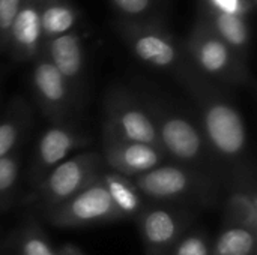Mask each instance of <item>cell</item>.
<instances>
[{
    "label": "cell",
    "mask_w": 257,
    "mask_h": 255,
    "mask_svg": "<svg viewBox=\"0 0 257 255\" xmlns=\"http://www.w3.org/2000/svg\"><path fill=\"white\" fill-rule=\"evenodd\" d=\"M184 84L191 95L193 111L220 170L224 191L244 179L256 177L247 125L238 107L196 72Z\"/></svg>",
    "instance_id": "1"
},
{
    "label": "cell",
    "mask_w": 257,
    "mask_h": 255,
    "mask_svg": "<svg viewBox=\"0 0 257 255\" xmlns=\"http://www.w3.org/2000/svg\"><path fill=\"white\" fill-rule=\"evenodd\" d=\"M139 95L154 120L160 146L169 162L193 168L221 183L220 170L194 111L148 89Z\"/></svg>",
    "instance_id": "2"
},
{
    "label": "cell",
    "mask_w": 257,
    "mask_h": 255,
    "mask_svg": "<svg viewBox=\"0 0 257 255\" xmlns=\"http://www.w3.org/2000/svg\"><path fill=\"white\" fill-rule=\"evenodd\" d=\"M149 203L188 210L212 209L221 198L223 186L215 179L193 168L166 162L133 179Z\"/></svg>",
    "instance_id": "3"
},
{
    "label": "cell",
    "mask_w": 257,
    "mask_h": 255,
    "mask_svg": "<svg viewBox=\"0 0 257 255\" xmlns=\"http://www.w3.org/2000/svg\"><path fill=\"white\" fill-rule=\"evenodd\" d=\"M102 155L98 152H83L69 156L53 168L35 189L38 206L42 212L65 203L105 171Z\"/></svg>",
    "instance_id": "4"
},
{
    "label": "cell",
    "mask_w": 257,
    "mask_h": 255,
    "mask_svg": "<svg viewBox=\"0 0 257 255\" xmlns=\"http://www.w3.org/2000/svg\"><path fill=\"white\" fill-rule=\"evenodd\" d=\"M102 131L125 140L161 147L145 102L139 93L125 87H114L105 95Z\"/></svg>",
    "instance_id": "5"
},
{
    "label": "cell",
    "mask_w": 257,
    "mask_h": 255,
    "mask_svg": "<svg viewBox=\"0 0 257 255\" xmlns=\"http://www.w3.org/2000/svg\"><path fill=\"white\" fill-rule=\"evenodd\" d=\"M44 216L50 225L63 230L122 221L101 176L65 203L44 212Z\"/></svg>",
    "instance_id": "6"
},
{
    "label": "cell",
    "mask_w": 257,
    "mask_h": 255,
    "mask_svg": "<svg viewBox=\"0 0 257 255\" xmlns=\"http://www.w3.org/2000/svg\"><path fill=\"white\" fill-rule=\"evenodd\" d=\"M196 213L188 209L148 203L136 218L145 255H167L191 230Z\"/></svg>",
    "instance_id": "7"
},
{
    "label": "cell",
    "mask_w": 257,
    "mask_h": 255,
    "mask_svg": "<svg viewBox=\"0 0 257 255\" xmlns=\"http://www.w3.org/2000/svg\"><path fill=\"white\" fill-rule=\"evenodd\" d=\"M89 143L90 137L77 128L72 120L51 123L41 134L33 150L29 170V180L32 188L36 189L53 168L72 156L75 150L86 147Z\"/></svg>",
    "instance_id": "8"
},
{
    "label": "cell",
    "mask_w": 257,
    "mask_h": 255,
    "mask_svg": "<svg viewBox=\"0 0 257 255\" xmlns=\"http://www.w3.org/2000/svg\"><path fill=\"white\" fill-rule=\"evenodd\" d=\"M32 81L38 107L51 123L72 120L80 99L48 59L38 60Z\"/></svg>",
    "instance_id": "9"
},
{
    "label": "cell",
    "mask_w": 257,
    "mask_h": 255,
    "mask_svg": "<svg viewBox=\"0 0 257 255\" xmlns=\"http://www.w3.org/2000/svg\"><path fill=\"white\" fill-rule=\"evenodd\" d=\"M102 159L107 170L134 179L169 162L161 147L120 138L102 131Z\"/></svg>",
    "instance_id": "10"
},
{
    "label": "cell",
    "mask_w": 257,
    "mask_h": 255,
    "mask_svg": "<svg viewBox=\"0 0 257 255\" xmlns=\"http://www.w3.org/2000/svg\"><path fill=\"white\" fill-rule=\"evenodd\" d=\"M193 57L197 68L208 77L217 78L230 84H242L247 81V74L232 54L229 45L215 38H205L193 45Z\"/></svg>",
    "instance_id": "11"
},
{
    "label": "cell",
    "mask_w": 257,
    "mask_h": 255,
    "mask_svg": "<svg viewBox=\"0 0 257 255\" xmlns=\"http://www.w3.org/2000/svg\"><path fill=\"white\" fill-rule=\"evenodd\" d=\"M223 222L239 225L257 234L256 177L244 179L226 189Z\"/></svg>",
    "instance_id": "12"
},
{
    "label": "cell",
    "mask_w": 257,
    "mask_h": 255,
    "mask_svg": "<svg viewBox=\"0 0 257 255\" xmlns=\"http://www.w3.org/2000/svg\"><path fill=\"white\" fill-rule=\"evenodd\" d=\"M32 122L29 102L21 96H14L0 111V158L17 152Z\"/></svg>",
    "instance_id": "13"
},
{
    "label": "cell",
    "mask_w": 257,
    "mask_h": 255,
    "mask_svg": "<svg viewBox=\"0 0 257 255\" xmlns=\"http://www.w3.org/2000/svg\"><path fill=\"white\" fill-rule=\"evenodd\" d=\"M48 60L62 74L80 99L78 86L83 72V53L78 38L74 35H60L54 38L48 48Z\"/></svg>",
    "instance_id": "14"
},
{
    "label": "cell",
    "mask_w": 257,
    "mask_h": 255,
    "mask_svg": "<svg viewBox=\"0 0 257 255\" xmlns=\"http://www.w3.org/2000/svg\"><path fill=\"white\" fill-rule=\"evenodd\" d=\"M101 180L110 194L117 212L120 213L122 221L136 219L149 203L130 177L120 176L105 168V171L101 174Z\"/></svg>",
    "instance_id": "15"
},
{
    "label": "cell",
    "mask_w": 257,
    "mask_h": 255,
    "mask_svg": "<svg viewBox=\"0 0 257 255\" xmlns=\"http://www.w3.org/2000/svg\"><path fill=\"white\" fill-rule=\"evenodd\" d=\"M257 234L235 224L223 222L212 240L211 255H256Z\"/></svg>",
    "instance_id": "16"
},
{
    "label": "cell",
    "mask_w": 257,
    "mask_h": 255,
    "mask_svg": "<svg viewBox=\"0 0 257 255\" xmlns=\"http://www.w3.org/2000/svg\"><path fill=\"white\" fill-rule=\"evenodd\" d=\"M11 255H57V248L35 219H27L12 240Z\"/></svg>",
    "instance_id": "17"
},
{
    "label": "cell",
    "mask_w": 257,
    "mask_h": 255,
    "mask_svg": "<svg viewBox=\"0 0 257 255\" xmlns=\"http://www.w3.org/2000/svg\"><path fill=\"white\" fill-rule=\"evenodd\" d=\"M133 48L139 59L155 68L172 69L176 66L178 53L175 47L161 36L142 35L134 41Z\"/></svg>",
    "instance_id": "18"
},
{
    "label": "cell",
    "mask_w": 257,
    "mask_h": 255,
    "mask_svg": "<svg viewBox=\"0 0 257 255\" xmlns=\"http://www.w3.org/2000/svg\"><path fill=\"white\" fill-rule=\"evenodd\" d=\"M12 36L18 47L24 51H30L41 36V17L33 8H24L18 11L12 26Z\"/></svg>",
    "instance_id": "19"
},
{
    "label": "cell",
    "mask_w": 257,
    "mask_h": 255,
    "mask_svg": "<svg viewBox=\"0 0 257 255\" xmlns=\"http://www.w3.org/2000/svg\"><path fill=\"white\" fill-rule=\"evenodd\" d=\"M21 158L18 152L0 158V209H8L18 188Z\"/></svg>",
    "instance_id": "20"
},
{
    "label": "cell",
    "mask_w": 257,
    "mask_h": 255,
    "mask_svg": "<svg viewBox=\"0 0 257 255\" xmlns=\"http://www.w3.org/2000/svg\"><path fill=\"white\" fill-rule=\"evenodd\" d=\"M217 29L226 45L242 48L247 44L248 35L242 20L233 12H221L217 17Z\"/></svg>",
    "instance_id": "21"
},
{
    "label": "cell",
    "mask_w": 257,
    "mask_h": 255,
    "mask_svg": "<svg viewBox=\"0 0 257 255\" xmlns=\"http://www.w3.org/2000/svg\"><path fill=\"white\" fill-rule=\"evenodd\" d=\"M212 239L203 230H188L167 255H211Z\"/></svg>",
    "instance_id": "22"
},
{
    "label": "cell",
    "mask_w": 257,
    "mask_h": 255,
    "mask_svg": "<svg viewBox=\"0 0 257 255\" xmlns=\"http://www.w3.org/2000/svg\"><path fill=\"white\" fill-rule=\"evenodd\" d=\"M74 24V12L66 6H50L41 17V30L47 35H62Z\"/></svg>",
    "instance_id": "23"
},
{
    "label": "cell",
    "mask_w": 257,
    "mask_h": 255,
    "mask_svg": "<svg viewBox=\"0 0 257 255\" xmlns=\"http://www.w3.org/2000/svg\"><path fill=\"white\" fill-rule=\"evenodd\" d=\"M20 11V0H0V30H9Z\"/></svg>",
    "instance_id": "24"
},
{
    "label": "cell",
    "mask_w": 257,
    "mask_h": 255,
    "mask_svg": "<svg viewBox=\"0 0 257 255\" xmlns=\"http://www.w3.org/2000/svg\"><path fill=\"white\" fill-rule=\"evenodd\" d=\"M122 11L128 14H139L145 11L149 5V0H113Z\"/></svg>",
    "instance_id": "25"
},
{
    "label": "cell",
    "mask_w": 257,
    "mask_h": 255,
    "mask_svg": "<svg viewBox=\"0 0 257 255\" xmlns=\"http://www.w3.org/2000/svg\"><path fill=\"white\" fill-rule=\"evenodd\" d=\"M57 255H84L83 251L80 248H77L75 245H71V243H66L65 246L59 248L57 249Z\"/></svg>",
    "instance_id": "26"
},
{
    "label": "cell",
    "mask_w": 257,
    "mask_h": 255,
    "mask_svg": "<svg viewBox=\"0 0 257 255\" xmlns=\"http://www.w3.org/2000/svg\"><path fill=\"white\" fill-rule=\"evenodd\" d=\"M215 3L223 8V12H233L236 6V0H215Z\"/></svg>",
    "instance_id": "27"
},
{
    "label": "cell",
    "mask_w": 257,
    "mask_h": 255,
    "mask_svg": "<svg viewBox=\"0 0 257 255\" xmlns=\"http://www.w3.org/2000/svg\"><path fill=\"white\" fill-rule=\"evenodd\" d=\"M0 104H2V98H0Z\"/></svg>",
    "instance_id": "28"
}]
</instances>
